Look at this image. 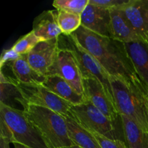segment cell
Wrapping results in <instances>:
<instances>
[{
    "label": "cell",
    "mask_w": 148,
    "mask_h": 148,
    "mask_svg": "<svg viewBox=\"0 0 148 148\" xmlns=\"http://www.w3.org/2000/svg\"><path fill=\"white\" fill-rule=\"evenodd\" d=\"M71 36L110 76L124 78L143 85L124 43L92 33L82 26Z\"/></svg>",
    "instance_id": "1"
},
{
    "label": "cell",
    "mask_w": 148,
    "mask_h": 148,
    "mask_svg": "<svg viewBox=\"0 0 148 148\" xmlns=\"http://www.w3.org/2000/svg\"><path fill=\"white\" fill-rule=\"evenodd\" d=\"M113 97L120 115H125L148 132L147 90L121 77L110 76Z\"/></svg>",
    "instance_id": "2"
},
{
    "label": "cell",
    "mask_w": 148,
    "mask_h": 148,
    "mask_svg": "<svg viewBox=\"0 0 148 148\" xmlns=\"http://www.w3.org/2000/svg\"><path fill=\"white\" fill-rule=\"evenodd\" d=\"M23 111L49 148L75 145L69 137L64 116L49 108L28 104L23 107Z\"/></svg>",
    "instance_id": "3"
},
{
    "label": "cell",
    "mask_w": 148,
    "mask_h": 148,
    "mask_svg": "<svg viewBox=\"0 0 148 148\" xmlns=\"http://www.w3.org/2000/svg\"><path fill=\"white\" fill-rule=\"evenodd\" d=\"M71 114L72 116L90 132L111 140L124 142L121 120L119 122H114L88 100L82 104L72 106Z\"/></svg>",
    "instance_id": "4"
},
{
    "label": "cell",
    "mask_w": 148,
    "mask_h": 148,
    "mask_svg": "<svg viewBox=\"0 0 148 148\" xmlns=\"http://www.w3.org/2000/svg\"><path fill=\"white\" fill-rule=\"evenodd\" d=\"M0 119L10 129L12 144L20 143L30 148H49L23 111L0 103Z\"/></svg>",
    "instance_id": "5"
},
{
    "label": "cell",
    "mask_w": 148,
    "mask_h": 148,
    "mask_svg": "<svg viewBox=\"0 0 148 148\" xmlns=\"http://www.w3.org/2000/svg\"><path fill=\"white\" fill-rule=\"evenodd\" d=\"M59 47L70 50L77 61L82 77H92L96 79L102 84L106 92L114 99L110 82V75L71 35L66 36L62 34L59 38Z\"/></svg>",
    "instance_id": "6"
},
{
    "label": "cell",
    "mask_w": 148,
    "mask_h": 148,
    "mask_svg": "<svg viewBox=\"0 0 148 148\" xmlns=\"http://www.w3.org/2000/svg\"><path fill=\"white\" fill-rule=\"evenodd\" d=\"M12 79L17 85L21 94L23 98V107L27 104L37 106L49 108L64 116H72V105L55 95L43 85H26L20 83L15 79Z\"/></svg>",
    "instance_id": "7"
},
{
    "label": "cell",
    "mask_w": 148,
    "mask_h": 148,
    "mask_svg": "<svg viewBox=\"0 0 148 148\" xmlns=\"http://www.w3.org/2000/svg\"><path fill=\"white\" fill-rule=\"evenodd\" d=\"M53 75L63 78L77 92L85 95L82 72L75 55L70 50L59 47L54 62L46 77Z\"/></svg>",
    "instance_id": "8"
},
{
    "label": "cell",
    "mask_w": 148,
    "mask_h": 148,
    "mask_svg": "<svg viewBox=\"0 0 148 148\" xmlns=\"http://www.w3.org/2000/svg\"><path fill=\"white\" fill-rule=\"evenodd\" d=\"M84 94L87 100L114 122L121 121L114 100L106 92L102 84L95 78H83Z\"/></svg>",
    "instance_id": "9"
},
{
    "label": "cell",
    "mask_w": 148,
    "mask_h": 148,
    "mask_svg": "<svg viewBox=\"0 0 148 148\" xmlns=\"http://www.w3.org/2000/svg\"><path fill=\"white\" fill-rule=\"evenodd\" d=\"M81 26L104 37L111 38V11L108 9L88 4L81 14Z\"/></svg>",
    "instance_id": "10"
},
{
    "label": "cell",
    "mask_w": 148,
    "mask_h": 148,
    "mask_svg": "<svg viewBox=\"0 0 148 148\" xmlns=\"http://www.w3.org/2000/svg\"><path fill=\"white\" fill-rule=\"evenodd\" d=\"M59 50V38L40 41L27 54L24 55L29 64L40 75L46 77L54 62Z\"/></svg>",
    "instance_id": "11"
},
{
    "label": "cell",
    "mask_w": 148,
    "mask_h": 148,
    "mask_svg": "<svg viewBox=\"0 0 148 148\" xmlns=\"http://www.w3.org/2000/svg\"><path fill=\"white\" fill-rule=\"evenodd\" d=\"M119 9L137 34L148 42V0H130Z\"/></svg>",
    "instance_id": "12"
},
{
    "label": "cell",
    "mask_w": 148,
    "mask_h": 148,
    "mask_svg": "<svg viewBox=\"0 0 148 148\" xmlns=\"http://www.w3.org/2000/svg\"><path fill=\"white\" fill-rule=\"evenodd\" d=\"M57 14V10H48L35 18L32 31L40 41L54 40L62 35L58 23Z\"/></svg>",
    "instance_id": "13"
},
{
    "label": "cell",
    "mask_w": 148,
    "mask_h": 148,
    "mask_svg": "<svg viewBox=\"0 0 148 148\" xmlns=\"http://www.w3.org/2000/svg\"><path fill=\"white\" fill-rule=\"evenodd\" d=\"M124 45L140 82L148 92V42L141 40Z\"/></svg>",
    "instance_id": "14"
},
{
    "label": "cell",
    "mask_w": 148,
    "mask_h": 148,
    "mask_svg": "<svg viewBox=\"0 0 148 148\" xmlns=\"http://www.w3.org/2000/svg\"><path fill=\"white\" fill-rule=\"evenodd\" d=\"M43 85L72 106L82 104L87 101L85 95L77 92L69 82L61 77L56 75L46 77Z\"/></svg>",
    "instance_id": "15"
},
{
    "label": "cell",
    "mask_w": 148,
    "mask_h": 148,
    "mask_svg": "<svg viewBox=\"0 0 148 148\" xmlns=\"http://www.w3.org/2000/svg\"><path fill=\"white\" fill-rule=\"evenodd\" d=\"M110 11L113 38L124 43L143 40L137 34L119 8L111 9Z\"/></svg>",
    "instance_id": "16"
},
{
    "label": "cell",
    "mask_w": 148,
    "mask_h": 148,
    "mask_svg": "<svg viewBox=\"0 0 148 148\" xmlns=\"http://www.w3.org/2000/svg\"><path fill=\"white\" fill-rule=\"evenodd\" d=\"M127 148H148V132L125 115H120Z\"/></svg>",
    "instance_id": "17"
},
{
    "label": "cell",
    "mask_w": 148,
    "mask_h": 148,
    "mask_svg": "<svg viewBox=\"0 0 148 148\" xmlns=\"http://www.w3.org/2000/svg\"><path fill=\"white\" fill-rule=\"evenodd\" d=\"M69 138L75 145L81 148H101L93 134L82 127L72 116H64Z\"/></svg>",
    "instance_id": "18"
},
{
    "label": "cell",
    "mask_w": 148,
    "mask_h": 148,
    "mask_svg": "<svg viewBox=\"0 0 148 148\" xmlns=\"http://www.w3.org/2000/svg\"><path fill=\"white\" fill-rule=\"evenodd\" d=\"M8 64L14 75V79L20 83L43 85L46 79V77L39 74L29 64L25 56H22L21 58Z\"/></svg>",
    "instance_id": "19"
},
{
    "label": "cell",
    "mask_w": 148,
    "mask_h": 148,
    "mask_svg": "<svg viewBox=\"0 0 148 148\" xmlns=\"http://www.w3.org/2000/svg\"><path fill=\"white\" fill-rule=\"evenodd\" d=\"M0 88H1V102L10 106V102L14 99L23 103V98L17 85L14 83L12 78L7 77L3 74L1 69L0 73Z\"/></svg>",
    "instance_id": "20"
},
{
    "label": "cell",
    "mask_w": 148,
    "mask_h": 148,
    "mask_svg": "<svg viewBox=\"0 0 148 148\" xmlns=\"http://www.w3.org/2000/svg\"><path fill=\"white\" fill-rule=\"evenodd\" d=\"M57 20L62 34L66 36L75 33L79 28L82 23L81 14L65 11H58Z\"/></svg>",
    "instance_id": "21"
},
{
    "label": "cell",
    "mask_w": 148,
    "mask_h": 148,
    "mask_svg": "<svg viewBox=\"0 0 148 148\" xmlns=\"http://www.w3.org/2000/svg\"><path fill=\"white\" fill-rule=\"evenodd\" d=\"M89 4V0H55L53 6L58 11L82 14Z\"/></svg>",
    "instance_id": "22"
},
{
    "label": "cell",
    "mask_w": 148,
    "mask_h": 148,
    "mask_svg": "<svg viewBox=\"0 0 148 148\" xmlns=\"http://www.w3.org/2000/svg\"><path fill=\"white\" fill-rule=\"evenodd\" d=\"M39 42L40 40L36 37L33 31H30L19 38L13 45L12 48L19 54L24 56L27 54Z\"/></svg>",
    "instance_id": "23"
},
{
    "label": "cell",
    "mask_w": 148,
    "mask_h": 148,
    "mask_svg": "<svg viewBox=\"0 0 148 148\" xmlns=\"http://www.w3.org/2000/svg\"><path fill=\"white\" fill-rule=\"evenodd\" d=\"M99 143L101 148H127V145L122 140H111L98 134L92 133Z\"/></svg>",
    "instance_id": "24"
},
{
    "label": "cell",
    "mask_w": 148,
    "mask_h": 148,
    "mask_svg": "<svg viewBox=\"0 0 148 148\" xmlns=\"http://www.w3.org/2000/svg\"><path fill=\"white\" fill-rule=\"evenodd\" d=\"M130 0H89V4L111 10L123 7Z\"/></svg>",
    "instance_id": "25"
},
{
    "label": "cell",
    "mask_w": 148,
    "mask_h": 148,
    "mask_svg": "<svg viewBox=\"0 0 148 148\" xmlns=\"http://www.w3.org/2000/svg\"><path fill=\"white\" fill-rule=\"evenodd\" d=\"M22 57V55L19 54L14 50L12 47L8 49H4L0 58V67L2 69L4 65H7L11 62L17 60Z\"/></svg>",
    "instance_id": "26"
},
{
    "label": "cell",
    "mask_w": 148,
    "mask_h": 148,
    "mask_svg": "<svg viewBox=\"0 0 148 148\" xmlns=\"http://www.w3.org/2000/svg\"><path fill=\"white\" fill-rule=\"evenodd\" d=\"M10 141L7 139L0 137V148H10Z\"/></svg>",
    "instance_id": "27"
},
{
    "label": "cell",
    "mask_w": 148,
    "mask_h": 148,
    "mask_svg": "<svg viewBox=\"0 0 148 148\" xmlns=\"http://www.w3.org/2000/svg\"><path fill=\"white\" fill-rule=\"evenodd\" d=\"M13 145H14V148H30L20 143H13Z\"/></svg>",
    "instance_id": "28"
},
{
    "label": "cell",
    "mask_w": 148,
    "mask_h": 148,
    "mask_svg": "<svg viewBox=\"0 0 148 148\" xmlns=\"http://www.w3.org/2000/svg\"><path fill=\"white\" fill-rule=\"evenodd\" d=\"M65 148H81V147H78V146H76V145H73V146H71V147H65Z\"/></svg>",
    "instance_id": "29"
},
{
    "label": "cell",
    "mask_w": 148,
    "mask_h": 148,
    "mask_svg": "<svg viewBox=\"0 0 148 148\" xmlns=\"http://www.w3.org/2000/svg\"><path fill=\"white\" fill-rule=\"evenodd\" d=\"M147 101H148V93H147Z\"/></svg>",
    "instance_id": "30"
}]
</instances>
